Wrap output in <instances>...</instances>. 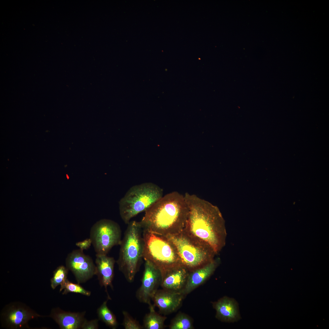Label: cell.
Segmentation results:
<instances>
[{
    "label": "cell",
    "instance_id": "1",
    "mask_svg": "<svg viewBox=\"0 0 329 329\" xmlns=\"http://www.w3.org/2000/svg\"><path fill=\"white\" fill-rule=\"evenodd\" d=\"M189 211L184 230L209 245L218 254L225 246L227 232L216 207L194 194L184 195Z\"/></svg>",
    "mask_w": 329,
    "mask_h": 329
},
{
    "label": "cell",
    "instance_id": "2",
    "mask_svg": "<svg viewBox=\"0 0 329 329\" xmlns=\"http://www.w3.org/2000/svg\"><path fill=\"white\" fill-rule=\"evenodd\" d=\"M188 207L184 195L173 191L163 196L145 211L140 222L143 229L167 236L184 229Z\"/></svg>",
    "mask_w": 329,
    "mask_h": 329
},
{
    "label": "cell",
    "instance_id": "3",
    "mask_svg": "<svg viewBox=\"0 0 329 329\" xmlns=\"http://www.w3.org/2000/svg\"><path fill=\"white\" fill-rule=\"evenodd\" d=\"M120 245L116 263L126 280L133 282L139 271L143 258L144 242L140 222L130 221Z\"/></svg>",
    "mask_w": 329,
    "mask_h": 329
},
{
    "label": "cell",
    "instance_id": "4",
    "mask_svg": "<svg viewBox=\"0 0 329 329\" xmlns=\"http://www.w3.org/2000/svg\"><path fill=\"white\" fill-rule=\"evenodd\" d=\"M165 237L174 245L182 265L189 272L211 262L217 255L209 245L184 230Z\"/></svg>",
    "mask_w": 329,
    "mask_h": 329
},
{
    "label": "cell",
    "instance_id": "5",
    "mask_svg": "<svg viewBox=\"0 0 329 329\" xmlns=\"http://www.w3.org/2000/svg\"><path fill=\"white\" fill-rule=\"evenodd\" d=\"M163 196V189L151 182H146L130 187L119 202V214L128 224L137 214L145 211Z\"/></svg>",
    "mask_w": 329,
    "mask_h": 329
},
{
    "label": "cell",
    "instance_id": "6",
    "mask_svg": "<svg viewBox=\"0 0 329 329\" xmlns=\"http://www.w3.org/2000/svg\"><path fill=\"white\" fill-rule=\"evenodd\" d=\"M143 235V258L159 269L162 276L172 269L183 266L174 246L166 237L144 229Z\"/></svg>",
    "mask_w": 329,
    "mask_h": 329
},
{
    "label": "cell",
    "instance_id": "7",
    "mask_svg": "<svg viewBox=\"0 0 329 329\" xmlns=\"http://www.w3.org/2000/svg\"><path fill=\"white\" fill-rule=\"evenodd\" d=\"M90 237L96 254L106 255L114 246L120 245L122 231L119 224L108 219H101L92 227Z\"/></svg>",
    "mask_w": 329,
    "mask_h": 329
},
{
    "label": "cell",
    "instance_id": "8",
    "mask_svg": "<svg viewBox=\"0 0 329 329\" xmlns=\"http://www.w3.org/2000/svg\"><path fill=\"white\" fill-rule=\"evenodd\" d=\"M66 267L79 284L84 283L96 275V268L92 258L80 249L73 250L66 259Z\"/></svg>",
    "mask_w": 329,
    "mask_h": 329
},
{
    "label": "cell",
    "instance_id": "9",
    "mask_svg": "<svg viewBox=\"0 0 329 329\" xmlns=\"http://www.w3.org/2000/svg\"><path fill=\"white\" fill-rule=\"evenodd\" d=\"M145 261L141 285L136 291V296L139 301L149 305L161 285L162 275L160 270L153 264Z\"/></svg>",
    "mask_w": 329,
    "mask_h": 329
},
{
    "label": "cell",
    "instance_id": "10",
    "mask_svg": "<svg viewBox=\"0 0 329 329\" xmlns=\"http://www.w3.org/2000/svg\"><path fill=\"white\" fill-rule=\"evenodd\" d=\"M40 316L25 305L15 302L10 304L5 308L1 318L6 327L21 329L28 327L27 324L30 320Z\"/></svg>",
    "mask_w": 329,
    "mask_h": 329
},
{
    "label": "cell",
    "instance_id": "11",
    "mask_svg": "<svg viewBox=\"0 0 329 329\" xmlns=\"http://www.w3.org/2000/svg\"><path fill=\"white\" fill-rule=\"evenodd\" d=\"M185 296L181 292L162 288L158 289L152 300L160 313L164 315L175 312L180 307Z\"/></svg>",
    "mask_w": 329,
    "mask_h": 329
},
{
    "label": "cell",
    "instance_id": "12",
    "mask_svg": "<svg viewBox=\"0 0 329 329\" xmlns=\"http://www.w3.org/2000/svg\"><path fill=\"white\" fill-rule=\"evenodd\" d=\"M221 263L219 257L215 258L206 265L189 272L186 283L182 292L185 295L204 283L214 273Z\"/></svg>",
    "mask_w": 329,
    "mask_h": 329
},
{
    "label": "cell",
    "instance_id": "13",
    "mask_svg": "<svg viewBox=\"0 0 329 329\" xmlns=\"http://www.w3.org/2000/svg\"><path fill=\"white\" fill-rule=\"evenodd\" d=\"M95 261L96 268V275L99 283L104 287L107 294L108 299H111L108 292L107 288L109 286L113 289L112 282L114 277V268L116 262L114 258L105 255L96 254Z\"/></svg>",
    "mask_w": 329,
    "mask_h": 329
},
{
    "label": "cell",
    "instance_id": "14",
    "mask_svg": "<svg viewBox=\"0 0 329 329\" xmlns=\"http://www.w3.org/2000/svg\"><path fill=\"white\" fill-rule=\"evenodd\" d=\"M215 317L225 322L234 323L241 318L238 304L234 299L224 296L212 303Z\"/></svg>",
    "mask_w": 329,
    "mask_h": 329
},
{
    "label": "cell",
    "instance_id": "15",
    "mask_svg": "<svg viewBox=\"0 0 329 329\" xmlns=\"http://www.w3.org/2000/svg\"><path fill=\"white\" fill-rule=\"evenodd\" d=\"M189 272L183 266L172 269L162 275L160 286L164 289L182 292L186 283Z\"/></svg>",
    "mask_w": 329,
    "mask_h": 329
},
{
    "label": "cell",
    "instance_id": "16",
    "mask_svg": "<svg viewBox=\"0 0 329 329\" xmlns=\"http://www.w3.org/2000/svg\"><path fill=\"white\" fill-rule=\"evenodd\" d=\"M85 312H71L55 308L51 310L50 316L62 329H81L84 321Z\"/></svg>",
    "mask_w": 329,
    "mask_h": 329
},
{
    "label": "cell",
    "instance_id": "17",
    "mask_svg": "<svg viewBox=\"0 0 329 329\" xmlns=\"http://www.w3.org/2000/svg\"><path fill=\"white\" fill-rule=\"evenodd\" d=\"M149 312L145 316L143 327L145 329H163L165 327L164 322L167 319L157 313L155 306L151 304L149 305Z\"/></svg>",
    "mask_w": 329,
    "mask_h": 329
},
{
    "label": "cell",
    "instance_id": "18",
    "mask_svg": "<svg viewBox=\"0 0 329 329\" xmlns=\"http://www.w3.org/2000/svg\"><path fill=\"white\" fill-rule=\"evenodd\" d=\"M107 302V300L104 301L97 309L98 319L111 328L115 329L118 326V323L115 315L108 307Z\"/></svg>",
    "mask_w": 329,
    "mask_h": 329
},
{
    "label": "cell",
    "instance_id": "19",
    "mask_svg": "<svg viewBox=\"0 0 329 329\" xmlns=\"http://www.w3.org/2000/svg\"><path fill=\"white\" fill-rule=\"evenodd\" d=\"M170 329H193L192 319L187 314L179 312L172 319L169 326Z\"/></svg>",
    "mask_w": 329,
    "mask_h": 329
},
{
    "label": "cell",
    "instance_id": "20",
    "mask_svg": "<svg viewBox=\"0 0 329 329\" xmlns=\"http://www.w3.org/2000/svg\"><path fill=\"white\" fill-rule=\"evenodd\" d=\"M79 284L73 283L67 279L60 285V292L64 289V291L62 293L63 295L66 294L69 292H73L89 296L91 295V292L85 289Z\"/></svg>",
    "mask_w": 329,
    "mask_h": 329
},
{
    "label": "cell",
    "instance_id": "21",
    "mask_svg": "<svg viewBox=\"0 0 329 329\" xmlns=\"http://www.w3.org/2000/svg\"><path fill=\"white\" fill-rule=\"evenodd\" d=\"M69 270L66 267L63 266H59L55 270L51 280V287L53 289L61 285L67 279Z\"/></svg>",
    "mask_w": 329,
    "mask_h": 329
},
{
    "label": "cell",
    "instance_id": "22",
    "mask_svg": "<svg viewBox=\"0 0 329 329\" xmlns=\"http://www.w3.org/2000/svg\"><path fill=\"white\" fill-rule=\"evenodd\" d=\"M123 319L122 325L125 329H142L143 328L139 322L133 318L126 311H123Z\"/></svg>",
    "mask_w": 329,
    "mask_h": 329
},
{
    "label": "cell",
    "instance_id": "23",
    "mask_svg": "<svg viewBox=\"0 0 329 329\" xmlns=\"http://www.w3.org/2000/svg\"><path fill=\"white\" fill-rule=\"evenodd\" d=\"M98 319L88 321L86 320L81 327L82 329H97L98 328Z\"/></svg>",
    "mask_w": 329,
    "mask_h": 329
},
{
    "label": "cell",
    "instance_id": "24",
    "mask_svg": "<svg viewBox=\"0 0 329 329\" xmlns=\"http://www.w3.org/2000/svg\"><path fill=\"white\" fill-rule=\"evenodd\" d=\"M92 244V241L90 238L86 239L83 241L76 242V245L80 250L83 251L88 249Z\"/></svg>",
    "mask_w": 329,
    "mask_h": 329
}]
</instances>
